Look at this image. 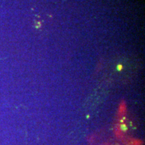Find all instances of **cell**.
<instances>
[{
	"label": "cell",
	"instance_id": "6da1fadb",
	"mask_svg": "<svg viewBox=\"0 0 145 145\" xmlns=\"http://www.w3.org/2000/svg\"><path fill=\"white\" fill-rule=\"evenodd\" d=\"M142 142L140 140H131L127 144L128 145H142Z\"/></svg>",
	"mask_w": 145,
	"mask_h": 145
}]
</instances>
